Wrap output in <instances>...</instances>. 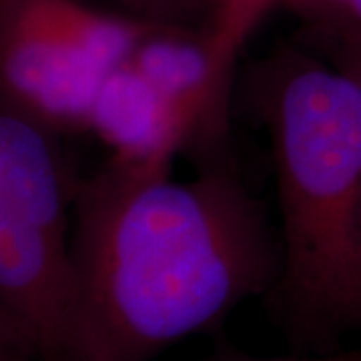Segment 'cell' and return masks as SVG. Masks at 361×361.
<instances>
[{
	"instance_id": "obj_12",
	"label": "cell",
	"mask_w": 361,
	"mask_h": 361,
	"mask_svg": "<svg viewBox=\"0 0 361 361\" xmlns=\"http://www.w3.org/2000/svg\"><path fill=\"white\" fill-rule=\"evenodd\" d=\"M241 361H361V349L341 351V353H325L317 357H273V360H241Z\"/></svg>"
},
{
	"instance_id": "obj_4",
	"label": "cell",
	"mask_w": 361,
	"mask_h": 361,
	"mask_svg": "<svg viewBox=\"0 0 361 361\" xmlns=\"http://www.w3.org/2000/svg\"><path fill=\"white\" fill-rule=\"evenodd\" d=\"M0 310L20 323L42 361H75V279L68 245L0 187Z\"/></svg>"
},
{
	"instance_id": "obj_2",
	"label": "cell",
	"mask_w": 361,
	"mask_h": 361,
	"mask_svg": "<svg viewBox=\"0 0 361 361\" xmlns=\"http://www.w3.org/2000/svg\"><path fill=\"white\" fill-rule=\"evenodd\" d=\"M249 92L281 223L269 297L295 343L327 349L361 325V90L317 52L287 44L253 66Z\"/></svg>"
},
{
	"instance_id": "obj_13",
	"label": "cell",
	"mask_w": 361,
	"mask_h": 361,
	"mask_svg": "<svg viewBox=\"0 0 361 361\" xmlns=\"http://www.w3.org/2000/svg\"><path fill=\"white\" fill-rule=\"evenodd\" d=\"M337 68H341L343 73H348L349 77L355 80V85L360 87L361 90V51L351 54L348 59H343L341 63H337Z\"/></svg>"
},
{
	"instance_id": "obj_10",
	"label": "cell",
	"mask_w": 361,
	"mask_h": 361,
	"mask_svg": "<svg viewBox=\"0 0 361 361\" xmlns=\"http://www.w3.org/2000/svg\"><path fill=\"white\" fill-rule=\"evenodd\" d=\"M113 11L161 26L201 30L209 0H104Z\"/></svg>"
},
{
	"instance_id": "obj_6",
	"label": "cell",
	"mask_w": 361,
	"mask_h": 361,
	"mask_svg": "<svg viewBox=\"0 0 361 361\" xmlns=\"http://www.w3.org/2000/svg\"><path fill=\"white\" fill-rule=\"evenodd\" d=\"M89 130L113 149L111 157L141 163H173L191 141L179 109L129 65L104 78Z\"/></svg>"
},
{
	"instance_id": "obj_7",
	"label": "cell",
	"mask_w": 361,
	"mask_h": 361,
	"mask_svg": "<svg viewBox=\"0 0 361 361\" xmlns=\"http://www.w3.org/2000/svg\"><path fill=\"white\" fill-rule=\"evenodd\" d=\"M129 66L179 109L191 125L193 141L205 111L209 80V59L201 30L155 26L133 52Z\"/></svg>"
},
{
	"instance_id": "obj_5",
	"label": "cell",
	"mask_w": 361,
	"mask_h": 361,
	"mask_svg": "<svg viewBox=\"0 0 361 361\" xmlns=\"http://www.w3.org/2000/svg\"><path fill=\"white\" fill-rule=\"evenodd\" d=\"M78 183L63 133L0 90V187L66 245Z\"/></svg>"
},
{
	"instance_id": "obj_3",
	"label": "cell",
	"mask_w": 361,
	"mask_h": 361,
	"mask_svg": "<svg viewBox=\"0 0 361 361\" xmlns=\"http://www.w3.org/2000/svg\"><path fill=\"white\" fill-rule=\"evenodd\" d=\"M155 26L92 0H0V90L63 135L89 130L104 78Z\"/></svg>"
},
{
	"instance_id": "obj_9",
	"label": "cell",
	"mask_w": 361,
	"mask_h": 361,
	"mask_svg": "<svg viewBox=\"0 0 361 361\" xmlns=\"http://www.w3.org/2000/svg\"><path fill=\"white\" fill-rule=\"evenodd\" d=\"M305 40L331 65L361 51V0H285Z\"/></svg>"
},
{
	"instance_id": "obj_8",
	"label": "cell",
	"mask_w": 361,
	"mask_h": 361,
	"mask_svg": "<svg viewBox=\"0 0 361 361\" xmlns=\"http://www.w3.org/2000/svg\"><path fill=\"white\" fill-rule=\"evenodd\" d=\"M285 0H209L201 37L209 59V80L203 115L209 121L229 116L237 61L247 42Z\"/></svg>"
},
{
	"instance_id": "obj_11",
	"label": "cell",
	"mask_w": 361,
	"mask_h": 361,
	"mask_svg": "<svg viewBox=\"0 0 361 361\" xmlns=\"http://www.w3.org/2000/svg\"><path fill=\"white\" fill-rule=\"evenodd\" d=\"M0 361H42L25 327L0 310Z\"/></svg>"
},
{
	"instance_id": "obj_1",
	"label": "cell",
	"mask_w": 361,
	"mask_h": 361,
	"mask_svg": "<svg viewBox=\"0 0 361 361\" xmlns=\"http://www.w3.org/2000/svg\"><path fill=\"white\" fill-rule=\"evenodd\" d=\"M195 155L193 179H173V163L111 157L78 183L68 239L75 361H151L273 291L279 237L231 145Z\"/></svg>"
}]
</instances>
